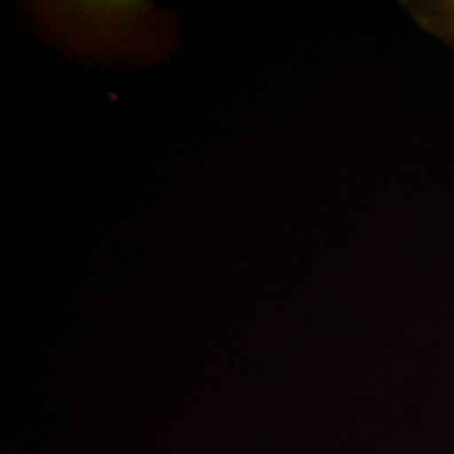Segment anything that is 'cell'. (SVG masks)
I'll use <instances>...</instances> for the list:
<instances>
[{
	"mask_svg": "<svg viewBox=\"0 0 454 454\" xmlns=\"http://www.w3.org/2000/svg\"><path fill=\"white\" fill-rule=\"evenodd\" d=\"M403 7L419 31L454 51V0H409Z\"/></svg>",
	"mask_w": 454,
	"mask_h": 454,
	"instance_id": "cell-1",
	"label": "cell"
}]
</instances>
